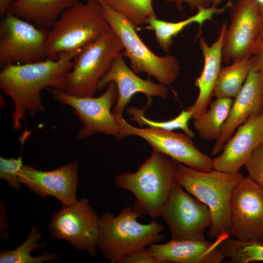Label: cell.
I'll return each instance as SVG.
<instances>
[{"label": "cell", "instance_id": "cell-7", "mask_svg": "<svg viewBox=\"0 0 263 263\" xmlns=\"http://www.w3.org/2000/svg\"><path fill=\"white\" fill-rule=\"evenodd\" d=\"M123 50L119 38L110 27L75 56L65 92L78 96H94L99 81Z\"/></svg>", "mask_w": 263, "mask_h": 263}, {"label": "cell", "instance_id": "cell-38", "mask_svg": "<svg viewBox=\"0 0 263 263\" xmlns=\"http://www.w3.org/2000/svg\"><path fill=\"white\" fill-rule=\"evenodd\" d=\"M261 9H262V11H263V6H261Z\"/></svg>", "mask_w": 263, "mask_h": 263}, {"label": "cell", "instance_id": "cell-15", "mask_svg": "<svg viewBox=\"0 0 263 263\" xmlns=\"http://www.w3.org/2000/svg\"><path fill=\"white\" fill-rule=\"evenodd\" d=\"M78 164L75 161L54 170L42 171L31 166H23L19 174L21 184L42 198L52 196L69 206L77 201Z\"/></svg>", "mask_w": 263, "mask_h": 263}, {"label": "cell", "instance_id": "cell-28", "mask_svg": "<svg viewBox=\"0 0 263 263\" xmlns=\"http://www.w3.org/2000/svg\"><path fill=\"white\" fill-rule=\"evenodd\" d=\"M225 257L233 262H263V243L244 242L228 237L219 245Z\"/></svg>", "mask_w": 263, "mask_h": 263}, {"label": "cell", "instance_id": "cell-29", "mask_svg": "<svg viewBox=\"0 0 263 263\" xmlns=\"http://www.w3.org/2000/svg\"><path fill=\"white\" fill-rule=\"evenodd\" d=\"M22 153L17 158L0 157V178L6 180L9 188L18 190L21 186L19 174L23 167Z\"/></svg>", "mask_w": 263, "mask_h": 263}, {"label": "cell", "instance_id": "cell-20", "mask_svg": "<svg viewBox=\"0 0 263 263\" xmlns=\"http://www.w3.org/2000/svg\"><path fill=\"white\" fill-rule=\"evenodd\" d=\"M226 27V23L222 25L217 39L211 45L201 35L199 36L204 66L201 75L195 81V85L199 90L198 96L193 104L186 109L191 113L192 119L207 109L213 97L214 86L222 68L223 40Z\"/></svg>", "mask_w": 263, "mask_h": 263}, {"label": "cell", "instance_id": "cell-9", "mask_svg": "<svg viewBox=\"0 0 263 263\" xmlns=\"http://www.w3.org/2000/svg\"><path fill=\"white\" fill-rule=\"evenodd\" d=\"M48 31L8 13L0 23V66L22 64L47 58Z\"/></svg>", "mask_w": 263, "mask_h": 263}, {"label": "cell", "instance_id": "cell-34", "mask_svg": "<svg viewBox=\"0 0 263 263\" xmlns=\"http://www.w3.org/2000/svg\"><path fill=\"white\" fill-rule=\"evenodd\" d=\"M16 0H0V15L2 18L8 12Z\"/></svg>", "mask_w": 263, "mask_h": 263}, {"label": "cell", "instance_id": "cell-1", "mask_svg": "<svg viewBox=\"0 0 263 263\" xmlns=\"http://www.w3.org/2000/svg\"><path fill=\"white\" fill-rule=\"evenodd\" d=\"M80 50L62 52L55 59L46 58L1 68L0 88L14 102L12 119L15 130L20 129L27 115L34 118L38 112H44L40 94L43 89L66 91L67 75L72 68L74 57Z\"/></svg>", "mask_w": 263, "mask_h": 263}, {"label": "cell", "instance_id": "cell-21", "mask_svg": "<svg viewBox=\"0 0 263 263\" xmlns=\"http://www.w3.org/2000/svg\"><path fill=\"white\" fill-rule=\"evenodd\" d=\"M78 1L16 0L8 13L32 22L39 28L49 31L60 16Z\"/></svg>", "mask_w": 263, "mask_h": 263}, {"label": "cell", "instance_id": "cell-33", "mask_svg": "<svg viewBox=\"0 0 263 263\" xmlns=\"http://www.w3.org/2000/svg\"><path fill=\"white\" fill-rule=\"evenodd\" d=\"M168 3L174 4L179 10L182 9L183 4L188 5L193 9H200L211 6V0H164Z\"/></svg>", "mask_w": 263, "mask_h": 263}, {"label": "cell", "instance_id": "cell-25", "mask_svg": "<svg viewBox=\"0 0 263 263\" xmlns=\"http://www.w3.org/2000/svg\"><path fill=\"white\" fill-rule=\"evenodd\" d=\"M41 232L32 226L26 240L18 247L12 250H2L0 252V263H41L45 261H59L60 259L54 253L43 252L38 257L31 256L36 248L45 246V243L38 244L41 239Z\"/></svg>", "mask_w": 263, "mask_h": 263}, {"label": "cell", "instance_id": "cell-18", "mask_svg": "<svg viewBox=\"0 0 263 263\" xmlns=\"http://www.w3.org/2000/svg\"><path fill=\"white\" fill-rule=\"evenodd\" d=\"M228 237V235L221 236L214 242L206 239H171L164 244H152L148 249L157 263H220L225 257L219 245Z\"/></svg>", "mask_w": 263, "mask_h": 263}, {"label": "cell", "instance_id": "cell-39", "mask_svg": "<svg viewBox=\"0 0 263 263\" xmlns=\"http://www.w3.org/2000/svg\"></svg>", "mask_w": 263, "mask_h": 263}, {"label": "cell", "instance_id": "cell-36", "mask_svg": "<svg viewBox=\"0 0 263 263\" xmlns=\"http://www.w3.org/2000/svg\"><path fill=\"white\" fill-rule=\"evenodd\" d=\"M261 6H263V0H256Z\"/></svg>", "mask_w": 263, "mask_h": 263}, {"label": "cell", "instance_id": "cell-19", "mask_svg": "<svg viewBox=\"0 0 263 263\" xmlns=\"http://www.w3.org/2000/svg\"><path fill=\"white\" fill-rule=\"evenodd\" d=\"M262 143L263 120L260 114L250 117L239 127L221 153L213 159V169L230 173L239 172Z\"/></svg>", "mask_w": 263, "mask_h": 263}, {"label": "cell", "instance_id": "cell-30", "mask_svg": "<svg viewBox=\"0 0 263 263\" xmlns=\"http://www.w3.org/2000/svg\"><path fill=\"white\" fill-rule=\"evenodd\" d=\"M244 167L247 176L263 189V143L254 151Z\"/></svg>", "mask_w": 263, "mask_h": 263}, {"label": "cell", "instance_id": "cell-14", "mask_svg": "<svg viewBox=\"0 0 263 263\" xmlns=\"http://www.w3.org/2000/svg\"><path fill=\"white\" fill-rule=\"evenodd\" d=\"M231 7L223 44V60L226 63L250 57L263 29V12L256 0H236Z\"/></svg>", "mask_w": 263, "mask_h": 263}, {"label": "cell", "instance_id": "cell-35", "mask_svg": "<svg viewBox=\"0 0 263 263\" xmlns=\"http://www.w3.org/2000/svg\"><path fill=\"white\" fill-rule=\"evenodd\" d=\"M211 6L214 7H218V6L223 2L227 1V3L232 4V1H235L236 0H211Z\"/></svg>", "mask_w": 263, "mask_h": 263}, {"label": "cell", "instance_id": "cell-8", "mask_svg": "<svg viewBox=\"0 0 263 263\" xmlns=\"http://www.w3.org/2000/svg\"><path fill=\"white\" fill-rule=\"evenodd\" d=\"M49 91L56 101L72 107L82 123L83 127L78 133L77 140L97 133L113 136L118 140L125 137L111 111L118 95L114 82H110L105 92L98 97L78 96L56 89H50Z\"/></svg>", "mask_w": 263, "mask_h": 263}, {"label": "cell", "instance_id": "cell-32", "mask_svg": "<svg viewBox=\"0 0 263 263\" xmlns=\"http://www.w3.org/2000/svg\"><path fill=\"white\" fill-rule=\"evenodd\" d=\"M120 263H157L148 247L136 249L126 255Z\"/></svg>", "mask_w": 263, "mask_h": 263}, {"label": "cell", "instance_id": "cell-23", "mask_svg": "<svg viewBox=\"0 0 263 263\" xmlns=\"http://www.w3.org/2000/svg\"><path fill=\"white\" fill-rule=\"evenodd\" d=\"M233 100L229 98H217L207 109L193 118V125L199 136L206 140H216L228 117Z\"/></svg>", "mask_w": 263, "mask_h": 263}, {"label": "cell", "instance_id": "cell-10", "mask_svg": "<svg viewBox=\"0 0 263 263\" xmlns=\"http://www.w3.org/2000/svg\"><path fill=\"white\" fill-rule=\"evenodd\" d=\"M161 217L169 227L171 239H205L212 225L209 208L188 192L177 182L174 185Z\"/></svg>", "mask_w": 263, "mask_h": 263}, {"label": "cell", "instance_id": "cell-13", "mask_svg": "<svg viewBox=\"0 0 263 263\" xmlns=\"http://www.w3.org/2000/svg\"><path fill=\"white\" fill-rule=\"evenodd\" d=\"M125 137L139 136L153 150L160 151L192 169L203 171L213 169V159L199 150L187 134L155 128H140L130 125L123 116L115 115Z\"/></svg>", "mask_w": 263, "mask_h": 263}, {"label": "cell", "instance_id": "cell-4", "mask_svg": "<svg viewBox=\"0 0 263 263\" xmlns=\"http://www.w3.org/2000/svg\"><path fill=\"white\" fill-rule=\"evenodd\" d=\"M141 215L133 207L127 206L115 216L106 212L99 217L97 246L106 259L120 263L132 251L164 239L163 225L154 220L141 224L137 221Z\"/></svg>", "mask_w": 263, "mask_h": 263}, {"label": "cell", "instance_id": "cell-16", "mask_svg": "<svg viewBox=\"0 0 263 263\" xmlns=\"http://www.w3.org/2000/svg\"><path fill=\"white\" fill-rule=\"evenodd\" d=\"M121 53L116 55L112 64L97 85L101 90L111 82H114L118 91V98L112 110L115 115L122 116L127 105L137 93H142L147 97V105H150L153 96L166 99L168 89L166 86L155 83L149 78L144 79L138 76L125 63Z\"/></svg>", "mask_w": 263, "mask_h": 263}, {"label": "cell", "instance_id": "cell-22", "mask_svg": "<svg viewBox=\"0 0 263 263\" xmlns=\"http://www.w3.org/2000/svg\"><path fill=\"white\" fill-rule=\"evenodd\" d=\"M225 9V8L211 6L199 9L195 15L176 22L161 20L157 17L150 18L148 19L145 28L154 32L155 38L159 46L163 51L169 53L173 42V38L186 27L193 23L202 26L205 22L210 20L214 15L221 13Z\"/></svg>", "mask_w": 263, "mask_h": 263}, {"label": "cell", "instance_id": "cell-17", "mask_svg": "<svg viewBox=\"0 0 263 263\" xmlns=\"http://www.w3.org/2000/svg\"><path fill=\"white\" fill-rule=\"evenodd\" d=\"M233 101L228 117L212 154L221 152L235 130L250 117L260 114L263 108V76L252 67L241 90Z\"/></svg>", "mask_w": 263, "mask_h": 263}, {"label": "cell", "instance_id": "cell-3", "mask_svg": "<svg viewBox=\"0 0 263 263\" xmlns=\"http://www.w3.org/2000/svg\"><path fill=\"white\" fill-rule=\"evenodd\" d=\"M244 177L240 172L230 173L214 169L203 171L178 164L177 182L211 211L212 222L207 234L210 239L228 235L232 194Z\"/></svg>", "mask_w": 263, "mask_h": 263}, {"label": "cell", "instance_id": "cell-37", "mask_svg": "<svg viewBox=\"0 0 263 263\" xmlns=\"http://www.w3.org/2000/svg\"><path fill=\"white\" fill-rule=\"evenodd\" d=\"M260 115H261V117H262V119L263 120V108L262 111V112H261V113H260Z\"/></svg>", "mask_w": 263, "mask_h": 263}, {"label": "cell", "instance_id": "cell-6", "mask_svg": "<svg viewBox=\"0 0 263 263\" xmlns=\"http://www.w3.org/2000/svg\"><path fill=\"white\" fill-rule=\"evenodd\" d=\"M99 0L103 17L119 38L123 47L121 54L129 59L131 69L136 74L145 73L153 77L165 86L173 83L180 70L177 58L170 54H155L141 39L128 19Z\"/></svg>", "mask_w": 263, "mask_h": 263}, {"label": "cell", "instance_id": "cell-12", "mask_svg": "<svg viewBox=\"0 0 263 263\" xmlns=\"http://www.w3.org/2000/svg\"><path fill=\"white\" fill-rule=\"evenodd\" d=\"M227 233L240 241L263 243V189L248 176L232 194Z\"/></svg>", "mask_w": 263, "mask_h": 263}, {"label": "cell", "instance_id": "cell-2", "mask_svg": "<svg viewBox=\"0 0 263 263\" xmlns=\"http://www.w3.org/2000/svg\"><path fill=\"white\" fill-rule=\"evenodd\" d=\"M179 163L153 150L150 157L135 172L117 175L116 185L131 192L136 198L133 207L152 218L161 217L163 207L177 182Z\"/></svg>", "mask_w": 263, "mask_h": 263}, {"label": "cell", "instance_id": "cell-24", "mask_svg": "<svg viewBox=\"0 0 263 263\" xmlns=\"http://www.w3.org/2000/svg\"><path fill=\"white\" fill-rule=\"evenodd\" d=\"M253 67L250 57L232 62L223 67L218 76L213 96L217 98H235L241 90Z\"/></svg>", "mask_w": 263, "mask_h": 263}, {"label": "cell", "instance_id": "cell-31", "mask_svg": "<svg viewBox=\"0 0 263 263\" xmlns=\"http://www.w3.org/2000/svg\"><path fill=\"white\" fill-rule=\"evenodd\" d=\"M250 57L253 68L263 76V29L254 43Z\"/></svg>", "mask_w": 263, "mask_h": 263}, {"label": "cell", "instance_id": "cell-26", "mask_svg": "<svg viewBox=\"0 0 263 263\" xmlns=\"http://www.w3.org/2000/svg\"><path fill=\"white\" fill-rule=\"evenodd\" d=\"M125 17L135 27L147 25L150 18L156 17L152 0H101Z\"/></svg>", "mask_w": 263, "mask_h": 263}, {"label": "cell", "instance_id": "cell-11", "mask_svg": "<svg viewBox=\"0 0 263 263\" xmlns=\"http://www.w3.org/2000/svg\"><path fill=\"white\" fill-rule=\"evenodd\" d=\"M48 226L53 239L64 240L92 257L97 254L99 217L86 197L62 207L54 214Z\"/></svg>", "mask_w": 263, "mask_h": 263}, {"label": "cell", "instance_id": "cell-27", "mask_svg": "<svg viewBox=\"0 0 263 263\" xmlns=\"http://www.w3.org/2000/svg\"><path fill=\"white\" fill-rule=\"evenodd\" d=\"M146 108L139 109L134 106L129 107L126 111L131 117L130 119L136 122L140 127L146 126L148 128L172 131L181 129L192 138L195 136L194 132L188 126V121L192 118L191 113L186 109L183 110L175 118L166 121H155L148 119L144 115Z\"/></svg>", "mask_w": 263, "mask_h": 263}, {"label": "cell", "instance_id": "cell-5", "mask_svg": "<svg viewBox=\"0 0 263 263\" xmlns=\"http://www.w3.org/2000/svg\"><path fill=\"white\" fill-rule=\"evenodd\" d=\"M110 28L99 0H79L66 10L48 31L47 58L55 59L62 52L80 50Z\"/></svg>", "mask_w": 263, "mask_h": 263}]
</instances>
